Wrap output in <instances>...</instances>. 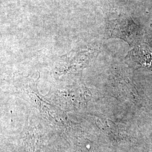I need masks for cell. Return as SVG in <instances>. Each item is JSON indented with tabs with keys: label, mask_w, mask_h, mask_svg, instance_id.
I'll return each mask as SVG.
<instances>
[{
	"label": "cell",
	"mask_w": 152,
	"mask_h": 152,
	"mask_svg": "<svg viewBox=\"0 0 152 152\" xmlns=\"http://www.w3.org/2000/svg\"><path fill=\"white\" fill-rule=\"evenodd\" d=\"M138 27L132 18L125 15H109L107 32L109 38H121L130 45L137 42Z\"/></svg>",
	"instance_id": "cell-1"
}]
</instances>
